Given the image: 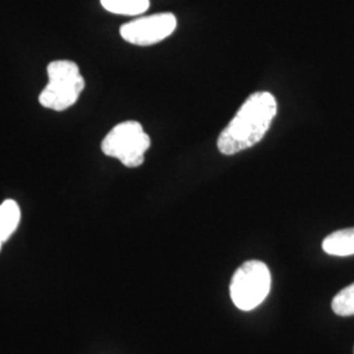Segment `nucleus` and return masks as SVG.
<instances>
[{"label": "nucleus", "mask_w": 354, "mask_h": 354, "mask_svg": "<svg viewBox=\"0 0 354 354\" xmlns=\"http://www.w3.org/2000/svg\"><path fill=\"white\" fill-rule=\"evenodd\" d=\"M277 115V100L270 92H254L219 134L216 146L223 155H234L257 145Z\"/></svg>", "instance_id": "nucleus-1"}, {"label": "nucleus", "mask_w": 354, "mask_h": 354, "mask_svg": "<svg viewBox=\"0 0 354 354\" xmlns=\"http://www.w3.org/2000/svg\"><path fill=\"white\" fill-rule=\"evenodd\" d=\"M48 84L38 96L39 104L50 111L64 112L75 105L86 87L79 66L68 59H58L48 64Z\"/></svg>", "instance_id": "nucleus-2"}, {"label": "nucleus", "mask_w": 354, "mask_h": 354, "mask_svg": "<svg viewBox=\"0 0 354 354\" xmlns=\"http://www.w3.org/2000/svg\"><path fill=\"white\" fill-rule=\"evenodd\" d=\"M151 140L138 121L121 122L102 140V150L106 156L118 159L127 168L143 165Z\"/></svg>", "instance_id": "nucleus-3"}, {"label": "nucleus", "mask_w": 354, "mask_h": 354, "mask_svg": "<svg viewBox=\"0 0 354 354\" xmlns=\"http://www.w3.org/2000/svg\"><path fill=\"white\" fill-rule=\"evenodd\" d=\"M272 277L263 261L250 260L238 268L231 279L230 295L241 311H251L263 304L270 291Z\"/></svg>", "instance_id": "nucleus-4"}, {"label": "nucleus", "mask_w": 354, "mask_h": 354, "mask_svg": "<svg viewBox=\"0 0 354 354\" xmlns=\"http://www.w3.org/2000/svg\"><path fill=\"white\" fill-rule=\"evenodd\" d=\"M177 26L172 13H156L140 17L120 28V35L129 44L137 46H151L169 37Z\"/></svg>", "instance_id": "nucleus-5"}, {"label": "nucleus", "mask_w": 354, "mask_h": 354, "mask_svg": "<svg viewBox=\"0 0 354 354\" xmlns=\"http://www.w3.org/2000/svg\"><path fill=\"white\" fill-rule=\"evenodd\" d=\"M323 251L330 256H353L354 254V227L344 228L329 234L323 241Z\"/></svg>", "instance_id": "nucleus-6"}, {"label": "nucleus", "mask_w": 354, "mask_h": 354, "mask_svg": "<svg viewBox=\"0 0 354 354\" xmlns=\"http://www.w3.org/2000/svg\"><path fill=\"white\" fill-rule=\"evenodd\" d=\"M21 219V210L19 203L13 200H6L0 203V251L6 241L19 227Z\"/></svg>", "instance_id": "nucleus-7"}, {"label": "nucleus", "mask_w": 354, "mask_h": 354, "mask_svg": "<svg viewBox=\"0 0 354 354\" xmlns=\"http://www.w3.org/2000/svg\"><path fill=\"white\" fill-rule=\"evenodd\" d=\"M102 6L108 12L136 16L150 8V0H102Z\"/></svg>", "instance_id": "nucleus-8"}, {"label": "nucleus", "mask_w": 354, "mask_h": 354, "mask_svg": "<svg viewBox=\"0 0 354 354\" xmlns=\"http://www.w3.org/2000/svg\"><path fill=\"white\" fill-rule=\"evenodd\" d=\"M332 310L339 317L354 315V282L339 291L332 299Z\"/></svg>", "instance_id": "nucleus-9"}]
</instances>
